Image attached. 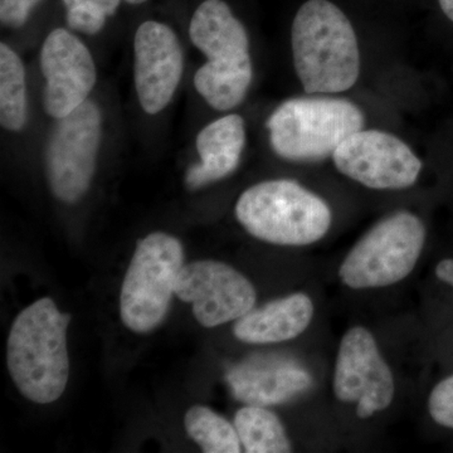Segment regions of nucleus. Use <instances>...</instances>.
<instances>
[{
    "label": "nucleus",
    "instance_id": "obj_1",
    "mask_svg": "<svg viewBox=\"0 0 453 453\" xmlns=\"http://www.w3.org/2000/svg\"><path fill=\"white\" fill-rule=\"evenodd\" d=\"M295 71L306 94H339L356 85L360 50L354 27L330 0H308L291 28Z\"/></svg>",
    "mask_w": 453,
    "mask_h": 453
},
{
    "label": "nucleus",
    "instance_id": "obj_2",
    "mask_svg": "<svg viewBox=\"0 0 453 453\" xmlns=\"http://www.w3.org/2000/svg\"><path fill=\"white\" fill-rule=\"evenodd\" d=\"M71 315L62 314L49 297L17 316L8 338L12 380L29 401L49 404L64 395L70 375L67 333Z\"/></svg>",
    "mask_w": 453,
    "mask_h": 453
},
{
    "label": "nucleus",
    "instance_id": "obj_3",
    "mask_svg": "<svg viewBox=\"0 0 453 453\" xmlns=\"http://www.w3.org/2000/svg\"><path fill=\"white\" fill-rule=\"evenodd\" d=\"M235 217L253 237L277 246L318 242L332 226L326 202L288 179L249 188L235 204Z\"/></svg>",
    "mask_w": 453,
    "mask_h": 453
},
{
    "label": "nucleus",
    "instance_id": "obj_4",
    "mask_svg": "<svg viewBox=\"0 0 453 453\" xmlns=\"http://www.w3.org/2000/svg\"><path fill=\"white\" fill-rule=\"evenodd\" d=\"M365 113L340 97L306 96L285 101L267 120L271 148L290 162L333 157L349 136L365 127Z\"/></svg>",
    "mask_w": 453,
    "mask_h": 453
},
{
    "label": "nucleus",
    "instance_id": "obj_5",
    "mask_svg": "<svg viewBox=\"0 0 453 453\" xmlns=\"http://www.w3.org/2000/svg\"><path fill=\"white\" fill-rule=\"evenodd\" d=\"M183 261V246L173 235L157 232L140 241L121 288V319L130 330L148 333L162 323Z\"/></svg>",
    "mask_w": 453,
    "mask_h": 453
},
{
    "label": "nucleus",
    "instance_id": "obj_6",
    "mask_svg": "<svg viewBox=\"0 0 453 453\" xmlns=\"http://www.w3.org/2000/svg\"><path fill=\"white\" fill-rule=\"evenodd\" d=\"M426 241V226L410 211L381 219L353 247L340 266L342 283L351 288L395 285L412 273Z\"/></svg>",
    "mask_w": 453,
    "mask_h": 453
},
{
    "label": "nucleus",
    "instance_id": "obj_7",
    "mask_svg": "<svg viewBox=\"0 0 453 453\" xmlns=\"http://www.w3.org/2000/svg\"><path fill=\"white\" fill-rule=\"evenodd\" d=\"M101 138L103 113L92 100L57 119L44 151L47 179L57 199L74 203L88 192L96 170Z\"/></svg>",
    "mask_w": 453,
    "mask_h": 453
},
{
    "label": "nucleus",
    "instance_id": "obj_8",
    "mask_svg": "<svg viewBox=\"0 0 453 453\" xmlns=\"http://www.w3.org/2000/svg\"><path fill=\"white\" fill-rule=\"evenodd\" d=\"M342 174L372 189L399 190L412 187L422 162L403 140L380 130H359L333 154Z\"/></svg>",
    "mask_w": 453,
    "mask_h": 453
},
{
    "label": "nucleus",
    "instance_id": "obj_9",
    "mask_svg": "<svg viewBox=\"0 0 453 453\" xmlns=\"http://www.w3.org/2000/svg\"><path fill=\"white\" fill-rule=\"evenodd\" d=\"M395 378L371 332L356 326L340 342L334 393L339 401L357 403L360 418L387 410L395 398Z\"/></svg>",
    "mask_w": 453,
    "mask_h": 453
},
{
    "label": "nucleus",
    "instance_id": "obj_10",
    "mask_svg": "<svg viewBox=\"0 0 453 453\" xmlns=\"http://www.w3.org/2000/svg\"><path fill=\"white\" fill-rule=\"evenodd\" d=\"M175 295L193 305L198 323L205 327L237 321L255 308L251 281L234 267L219 261H196L181 267Z\"/></svg>",
    "mask_w": 453,
    "mask_h": 453
},
{
    "label": "nucleus",
    "instance_id": "obj_11",
    "mask_svg": "<svg viewBox=\"0 0 453 453\" xmlns=\"http://www.w3.org/2000/svg\"><path fill=\"white\" fill-rule=\"evenodd\" d=\"M44 77L43 109L50 118H65L81 106L97 81L94 57L71 29H53L41 50Z\"/></svg>",
    "mask_w": 453,
    "mask_h": 453
},
{
    "label": "nucleus",
    "instance_id": "obj_12",
    "mask_svg": "<svg viewBox=\"0 0 453 453\" xmlns=\"http://www.w3.org/2000/svg\"><path fill=\"white\" fill-rule=\"evenodd\" d=\"M183 71V49L174 29L162 20H144L134 35V83L146 113L157 115L169 105Z\"/></svg>",
    "mask_w": 453,
    "mask_h": 453
},
{
    "label": "nucleus",
    "instance_id": "obj_13",
    "mask_svg": "<svg viewBox=\"0 0 453 453\" xmlns=\"http://www.w3.org/2000/svg\"><path fill=\"white\" fill-rule=\"evenodd\" d=\"M189 38L214 65L249 61V32L226 0H201L189 19Z\"/></svg>",
    "mask_w": 453,
    "mask_h": 453
},
{
    "label": "nucleus",
    "instance_id": "obj_14",
    "mask_svg": "<svg viewBox=\"0 0 453 453\" xmlns=\"http://www.w3.org/2000/svg\"><path fill=\"white\" fill-rule=\"evenodd\" d=\"M226 381L238 401L266 407L285 403L305 392L312 378L288 360L262 359L235 366L226 374Z\"/></svg>",
    "mask_w": 453,
    "mask_h": 453
},
{
    "label": "nucleus",
    "instance_id": "obj_15",
    "mask_svg": "<svg viewBox=\"0 0 453 453\" xmlns=\"http://www.w3.org/2000/svg\"><path fill=\"white\" fill-rule=\"evenodd\" d=\"M246 139V124L237 113L205 125L196 140L201 162L188 169V188L198 189L231 175L240 165Z\"/></svg>",
    "mask_w": 453,
    "mask_h": 453
},
{
    "label": "nucleus",
    "instance_id": "obj_16",
    "mask_svg": "<svg viewBox=\"0 0 453 453\" xmlns=\"http://www.w3.org/2000/svg\"><path fill=\"white\" fill-rule=\"evenodd\" d=\"M314 303L305 294H294L251 310L238 319L235 338L249 344H273L297 338L311 323Z\"/></svg>",
    "mask_w": 453,
    "mask_h": 453
},
{
    "label": "nucleus",
    "instance_id": "obj_17",
    "mask_svg": "<svg viewBox=\"0 0 453 453\" xmlns=\"http://www.w3.org/2000/svg\"><path fill=\"white\" fill-rule=\"evenodd\" d=\"M253 79L252 61L229 65L205 62L195 73V88L217 111H229L246 98Z\"/></svg>",
    "mask_w": 453,
    "mask_h": 453
},
{
    "label": "nucleus",
    "instance_id": "obj_18",
    "mask_svg": "<svg viewBox=\"0 0 453 453\" xmlns=\"http://www.w3.org/2000/svg\"><path fill=\"white\" fill-rule=\"evenodd\" d=\"M234 427L246 452H291L290 440L281 421L266 408L247 404L235 413Z\"/></svg>",
    "mask_w": 453,
    "mask_h": 453
},
{
    "label": "nucleus",
    "instance_id": "obj_19",
    "mask_svg": "<svg viewBox=\"0 0 453 453\" xmlns=\"http://www.w3.org/2000/svg\"><path fill=\"white\" fill-rule=\"evenodd\" d=\"M26 68L20 57L7 43L0 44V124L5 130L18 133L26 127Z\"/></svg>",
    "mask_w": 453,
    "mask_h": 453
},
{
    "label": "nucleus",
    "instance_id": "obj_20",
    "mask_svg": "<svg viewBox=\"0 0 453 453\" xmlns=\"http://www.w3.org/2000/svg\"><path fill=\"white\" fill-rule=\"evenodd\" d=\"M188 434L205 453H240L241 441L234 426L211 408L196 405L184 418Z\"/></svg>",
    "mask_w": 453,
    "mask_h": 453
},
{
    "label": "nucleus",
    "instance_id": "obj_21",
    "mask_svg": "<svg viewBox=\"0 0 453 453\" xmlns=\"http://www.w3.org/2000/svg\"><path fill=\"white\" fill-rule=\"evenodd\" d=\"M71 31L95 35L118 14L125 0H59Z\"/></svg>",
    "mask_w": 453,
    "mask_h": 453
},
{
    "label": "nucleus",
    "instance_id": "obj_22",
    "mask_svg": "<svg viewBox=\"0 0 453 453\" xmlns=\"http://www.w3.org/2000/svg\"><path fill=\"white\" fill-rule=\"evenodd\" d=\"M47 0H0V23L7 29H20Z\"/></svg>",
    "mask_w": 453,
    "mask_h": 453
},
{
    "label": "nucleus",
    "instance_id": "obj_23",
    "mask_svg": "<svg viewBox=\"0 0 453 453\" xmlns=\"http://www.w3.org/2000/svg\"><path fill=\"white\" fill-rule=\"evenodd\" d=\"M428 410L438 425L453 428V375L440 381L432 390Z\"/></svg>",
    "mask_w": 453,
    "mask_h": 453
},
{
    "label": "nucleus",
    "instance_id": "obj_24",
    "mask_svg": "<svg viewBox=\"0 0 453 453\" xmlns=\"http://www.w3.org/2000/svg\"><path fill=\"white\" fill-rule=\"evenodd\" d=\"M436 275L441 281L449 283L453 288V259H442L437 265Z\"/></svg>",
    "mask_w": 453,
    "mask_h": 453
},
{
    "label": "nucleus",
    "instance_id": "obj_25",
    "mask_svg": "<svg viewBox=\"0 0 453 453\" xmlns=\"http://www.w3.org/2000/svg\"><path fill=\"white\" fill-rule=\"evenodd\" d=\"M445 16L453 22V0H438Z\"/></svg>",
    "mask_w": 453,
    "mask_h": 453
},
{
    "label": "nucleus",
    "instance_id": "obj_26",
    "mask_svg": "<svg viewBox=\"0 0 453 453\" xmlns=\"http://www.w3.org/2000/svg\"><path fill=\"white\" fill-rule=\"evenodd\" d=\"M149 2H151V0H125V4L129 5V7H142Z\"/></svg>",
    "mask_w": 453,
    "mask_h": 453
}]
</instances>
